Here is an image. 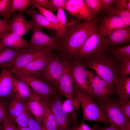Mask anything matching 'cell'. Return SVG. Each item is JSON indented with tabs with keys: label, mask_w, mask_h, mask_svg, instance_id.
<instances>
[{
	"label": "cell",
	"mask_w": 130,
	"mask_h": 130,
	"mask_svg": "<svg viewBox=\"0 0 130 130\" xmlns=\"http://www.w3.org/2000/svg\"><path fill=\"white\" fill-rule=\"evenodd\" d=\"M26 13L31 17L33 26L38 29L42 30L44 28L57 30L58 28L57 26L39 13L34 7H30Z\"/></svg>",
	"instance_id": "cell-22"
},
{
	"label": "cell",
	"mask_w": 130,
	"mask_h": 130,
	"mask_svg": "<svg viewBox=\"0 0 130 130\" xmlns=\"http://www.w3.org/2000/svg\"><path fill=\"white\" fill-rule=\"evenodd\" d=\"M12 76L13 84L16 91V95L22 99L28 101L32 94V90L25 81Z\"/></svg>",
	"instance_id": "cell-26"
},
{
	"label": "cell",
	"mask_w": 130,
	"mask_h": 130,
	"mask_svg": "<svg viewBox=\"0 0 130 130\" xmlns=\"http://www.w3.org/2000/svg\"><path fill=\"white\" fill-rule=\"evenodd\" d=\"M10 118L6 119L3 122L2 130H18Z\"/></svg>",
	"instance_id": "cell-45"
},
{
	"label": "cell",
	"mask_w": 130,
	"mask_h": 130,
	"mask_svg": "<svg viewBox=\"0 0 130 130\" xmlns=\"http://www.w3.org/2000/svg\"><path fill=\"white\" fill-rule=\"evenodd\" d=\"M42 124V125L46 130H60L56 118L46 102L45 112Z\"/></svg>",
	"instance_id": "cell-28"
},
{
	"label": "cell",
	"mask_w": 130,
	"mask_h": 130,
	"mask_svg": "<svg viewBox=\"0 0 130 130\" xmlns=\"http://www.w3.org/2000/svg\"><path fill=\"white\" fill-rule=\"evenodd\" d=\"M49 52L39 50L29 46L23 48L14 63L8 70L10 73H12L24 67L34 60Z\"/></svg>",
	"instance_id": "cell-13"
},
{
	"label": "cell",
	"mask_w": 130,
	"mask_h": 130,
	"mask_svg": "<svg viewBox=\"0 0 130 130\" xmlns=\"http://www.w3.org/2000/svg\"><path fill=\"white\" fill-rule=\"evenodd\" d=\"M98 127H99V126H98V130H99Z\"/></svg>",
	"instance_id": "cell-53"
},
{
	"label": "cell",
	"mask_w": 130,
	"mask_h": 130,
	"mask_svg": "<svg viewBox=\"0 0 130 130\" xmlns=\"http://www.w3.org/2000/svg\"><path fill=\"white\" fill-rule=\"evenodd\" d=\"M11 0H0V16L8 20L11 18Z\"/></svg>",
	"instance_id": "cell-34"
},
{
	"label": "cell",
	"mask_w": 130,
	"mask_h": 130,
	"mask_svg": "<svg viewBox=\"0 0 130 130\" xmlns=\"http://www.w3.org/2000/svg\"><path fill=\"white\" fill-rule=\"evenodd\" d=\"M12 75L26 83L34 91L45 100L59 92L58 89L31 75L16 71Z\"/></svg>",
	"instance_id": "cell-8"
},
{
	"label": "cell",
	"mask_w": 130,
	"mask_h": 130,
	"mask_svg": "<svg viewBox=\"0 0 130 130\" xmlns=\"http://www.w3.org/2000/svg\"><path fill=\"white\" fill-rule=\"evenodd\" d=\"M57 16L59 23V26L56 30L55 36L54 38L56 40L61 38L65 33L67 28L65 12L62 8L57 11Z\"/></svg>",
	"instance_id": "cell-29"
},
{
	"label": "cell",
	"mask_w": 130,
	"mask_h": 130,
	"mask_svg": "<svg viewBox=\"0 0 130 130\" xmlns=\"http://www.w3.org/2000/svg\"><path fill=\"white\" fill-rule=\"evenodd\" d=\"M84 1L89 11L93 16L103 10V4L100 0H85Z\"/></svg>",
	"instance_id": "cell-35"
},
{
	"label": "cell",
	"mask_w": 130,
	"mask_h": 130,
	"mask_svg": "<svg viewBox=\"0 0 130 130\" xmlns=\"http://www.w3.org/2000/svg\"><path fill=\"white\" fill-rule=\"evenodd\" d=\"M114 96L98 104L103 110L108 124L117 126L119 130H130V121L122 112L118 99Z\"/></svg>",
	"instance_id": "cell-4"
},
{
	"label": "cell",
	"mask_w": 130,
	"mask_h": 130,
	"mask_svg": "<svg viewBox=\"0 0 130 130\" xmlns=\"http://www.w3.org/2000/svg\"><path fill=\"white\" fill-rule=\"evenodd\" d=\"M7 21L5 19H0V39L6 33L10 32V28Z\"/></svg>",
	"instance_id": "cell-41"
},
{
	"label": "cell",
	"mask_w": 130,
	"mask_h": 130,
	"mask_svg": "<svg viewBox=\"0 0 130 130\" xmlns=\"http://www.w3.org/2000/svg\"><path fill=\"white\" fill-rule=\"evenodd\" d=\"M120 109L125 117L130 121V100L120 105Z\"/></svg>",
	"instance_id": "cell-44"
},
{
	"label": "cell",
	"mask_w": 130,
	"mask_h": 130,
	"mask_svg": "<svg viewBox=\"0 0 130 130\" xmlns=\"http://www.w3.org/2000/svg\"><path fill=\"white\" fill-rule=\"evenodd\" d=\"M0 42L5 47L14 49H21L29 46V43L22 37L10 32L3 35L0 39Z\"/></svg>",
	"instance_id": "cell-21"
},
{
	"label": "cell",
	"mask_w": 130,
	"mask_h": 130,
	"mask_svg": "<svg viewBox=\"0 0 130 130\" xmlns=\"http://www.w3.org/2000/svg\"><path fill=\"white\" fill-rule=\"evenodd\" d=\"M89 79L95 95V102L98 104L104 102L115 96L116 93L114 85L92 73Z\"/></svg>",
	"instance_id": "cell-9"
},
{
	"label": "cell",
	"mask_w": 130,
	"mask_h": 130,
	"mask_svg": "<svg viewBox=\"0 0 130 130\" xmlns=\"http://www.w3.org/2000/svg\"><path fill=\"white\" fill-rule=\"evenodd\" d=\"M3 123H0V130H2Z\"/></svg>",
	"instance_id": "cell-51"
},
{
	"label": "cell",
	"mask_w": 130,
	"mask_h": 130,
	"mask_svg": "<svg viewBox=\"0 0 130 130\" xmlns=\"http://www.w3.org/2000/svg\"></svg>",
	"instance_id": "cell-54"
},
{
	"label": "cell",
	"mask_w": 130,
	"mask_h": 130,
	"mask_svg": "<svg viewBox=\"0 0 130 130\" xmlns=\"http://www.w3.org/2000/svg\"><path fill=\"white\" fill-rule=\"evenodd\" d=\"M7 103L6 108L8 115L13 122L27 108L28 101L22 99L16 94Z\"/></svg>",
	"instance_id": "cell-20"
},
{
	"label": "cell",
	"mask_w": 130,
	"mask_h": 130,
	"mask_svg": "<svg viewBox=\"0 0 130 130\" xmlns=\"http://www.w3.org/2000/svg\"><path fill=\"white\" fill-rule=\"evenodd\" d=\"M65 9L70 15L84 21L93 20L94 16L89 11L84 0H68Z\"/></svg>",
	"instance_id": "cell-14"
},
{
	"label": "cell",
	"mask_w": 130,
	"mask_h": 130,
	"mask_svg": "<svg viewBox=\"0 0 130 130\" xmlns=\"http://www.w3.org/2000/svg\"><path fill=\"white\" fill-rule=\"evenodd\" d=\"M5 47L3 46L2 45L0 42V52L2 51L4 49Z\"/></svg>",
	"instance_id": "cell-50"
},
{
	"label": "cell",
	"mask_w": 130,
	"mask_h": 130,
	"mask_svg": "<svg viewBox=\"0 0 130 130\" xmlns=\"http://www.w3.org/2000/svg\"><path fill=\"white\" fill-rule=\"evenodd\" d=\"M62 70L61 58L57 54L54 53L46 65L36 78L58 88Z\"/></svg>",
	"instance_id": "cell-7"
},
{
	"label": "cell",
	"mask_w": 130,
	"mask_h": 130,
	"mask_svg": "<svg viewBox=\"0 0 130 130\" xmlns=\"http://www.w3.org/2000/svg\"><path fill=\"white\" fill-rule=\"evenodd\" d=\"M32 4V0H11L12 12L17 10L23 13Z\"/></svg>",
	"instance_id": "cell-32"
},
{
	"label": "cell",
	"mask_w": 130,
	"mask_h": 130,
	"mask_svg": "<svg viewBox=\"0 0 130 130\" xmlns=\"http://www.w3.org/2000/svg\"><path fill=\"white\" fill-rule=\"evenodd\" d=\"M68 0H49L51 11L53 12L57 11L60 8L65 9Z\"/></svg>",
	"instance_id": "cell-39"
},
{
	"label": "cell",
	"mask_w": 130,
	"mask_h": 130,
	"mask_svg": "<svg viewBox=\"0 0 130 130\" xmlns=\"http://www.w3.org/2000/svg\"><path fill=\"white\" fill-rule=\"evenodd\" d=\"M113 4L116 8L130 10V0H116Z\"/></svg>",
	"instance_id": "cell-42"
},
{
	"label": "cell",
	"mask_w": 130,
	"mask_h": 130,
	"mask_svg": "<svg viewBox=\"0 0 130 130\" xmlns=\"http://www.w3.org/2000/svg\"><path fill=\"white\" fill-rule=\"evenodd\" d=\"M46 101L56 118L60 130H70L69 117L64 110L63 101L59 92L48 98Z\"/></svg>",
	"instance_id": "cell-10"
},
{
	"label": "cell",
	"mask_w": 130,
	"mask_h": 130,
	"mask_svg": "<svg viewBox=\"0 0 130 130\" xmlns=\"http://www.w3.org/2000/svg\"><path fill=\"white\" fill-rule=\"evenodd\" d=\"M27 108L25 110L17 117L13 121L18 126L25 127L27 126L30 116L31 114Z\"/></svg>",
	"instance_id": "cell-36"
},
{
	"label": "cell",
	"mask_w": 130,
	"mask_h": 130,
	"mask_svg": "<svg viewBox=\"0 0 130 130\" xmlns=\"http://www.w3.org/2000/svg\"><path fill=\"white\" fill-rule=\"evenodd\" d=\"M114 85L120 105L130 99V76L124 78H119Z\"/></svg>",
	"instance_id": "cell-23"
},
{
	"label": "cell",
	"mask_w": 130,
	"mask_h": 130,
	"mask_svg": "<svg viewBox=\"0 0 130 130\" xmlns=\"http://www.w3.org/2000/svg\"><path fill=\"white\" fill-rule=\"evenodd\" d=\"M98 125H93L92 127L86 124L83 120L80 124L77 126L72 127L70 130H98Z\"/></svg>",
	"instance_id": "cell-40"
},
{
	"label": "cell",
	"mask_w": 130,
	"mask_h": 130,
	"mask_svg": "<svg viewBox=\"0 0 130 130\" xmlns=\"http://www.w3.org/2000/svg\"><path fill=\"white\" fill-rule=\"evenodd\" d=\"M99 130H119L117 126L111 124H109L108 126L102 127L99 126Z\"/></svg>",
	"instance_id": "cell-48"
},
{
	"label": "cell",
	"mask_w": 130,
	"mask_h": 130,
	"mask_svg": "<svg viewBox=\"0 0 130 130\" xmlns=\"http://www.w3.org/2000/svg\"><path fill=\"white\" fill-rule=\"evenodd\" d=\"M109 46L106 38L101 36L99 31L96 32L88 37L74 58L81 60L98 53L104 52Z\"/></svg>",
	"instance_id": "cell-6"
},
{
	"label": "cell",
	"mask_w": 130,
	"mask_h": 130,
	"mask_svg": "<svg viewBox=\"0 0 130 130\" xmlns=\"http://www.w3.org/2000/svg\"><path fill=\"white\" fill-rule=\"evenodd\" d=\"M127 27L120 17L109 14L105 16L100 23L99 33L104 38L117 30Z\"/></svg>",
	"instance_id": "cell-15"
},
{
	"label": "cell",
	"mask_w": 130,
	"mask_h": 130,
	"mask_svg": "<svg viewBox=\"0 0 130 130\" xmlns=\"http://www.w3.org/2000/svg\"><path fill=\"white\" fill-rule=\"evenodd\" d=\"M73 91L86 93L95 101V97L89 78L91 72L84 66L81 60L73 58L71 62Z\"/></svg>",
	"instance_id": "cell-3"
},
{
	"label": "cell",
	"mask_w": 130,
	"mask_h": 130,
	"mask_svg": "<svg viewBox=\"0 0 130 130\" xmlns=\"http://www.w3.org/2000/svg\"><path fill=\"white\" fill-rule=\"evenodd\" d=\"M17 128L18 130H30L27 126L25 127H21L17 126Z\"/></svg>",
	"instance_id": "cell-49"
},
{
	"label": "cell",
	"mask_w": 130,
	"mask_h": 130,
	"mask_svg": "<svg viewBox=\"0 0 130 130\" xmlns=\"http://www.w3.org/2000/svg\"><path fill=\"white\" fill-rule=\"evenodd\" d=\"M46 104V100L32 90V94L28 100L27 108L35 118L41 125L45 112Z\"/></svg>",
	"instance_id": "cell-16"
},
{
	"label": "cell",
	"mask_w": 130,
	"mask_h": 130,
	"mask_svg": "<svg viewBox=\"0 0 130 130\" xmlns=\"http://www.w3.org/2000/svg\"><path fill=\"white\" fill-rule=\"evenodd\" d=\"M8 24L10 28V32L21 37L28 32L33 25L31 20H26L23 13L20 12L13 14Z\"/></svg>",
	"instance_id": "cell-17"
},
{
	"label": "cell",
	"mask_w": 130,
	"mask_h": 130,
	"mask_svg": "<svg viewBox=\"0 0 130 130\" xmlns=\"http://www.w3.org/2000/svg\"><path fill=\"white\" fill-rule=\"evenodd\" d=\"M31 29L32 31L31 39L29 43L30 47L39 50L48 52L56 51V43L55 39L49 36L33 25Z\"/></svg>",
	"instance_id": "cell-11"
},
{
	"label": "cell",
	"mask_w": 130,
	"mask_h": 130,
	"mask_svg": "<svg viewBox=\"0 0 130 130\" xmlns=\"http://www.w3.org/2000/svg\"><path fill=\"white\" fill-rule=\"evenodd\" d=\"M41 130H46L42 126V129Z\"/></svg>",
	"instance_id": "cell-52"
},
{
	"label": "cell",
	"mask_w": 130,
	"mask_h": 130,
	"mask_svg": "<svg viewBox=\"0 0 130 130\" xmlns=\"http://www.w3.org/2000/svg\"><path fill=\"white\" fill-rule=\"evenodd\" d=\"M111 54V55L120 63L123 59H130V45L118 48H110L107 50Z\"/></svg>",
	"instance_id": "cell-30"
},
{
	"label": "cell",
	"mask_w": 130,
	"mask_h": 130,
	"mask_svg": "<svg viewBox=\"0 0 130 130\" xmlns=\"http://www.w3.org/2000/svg\"><path fill=\"white\" fill-rule=\"evenodd\" d=\"M32 3L38 9L41 14L57 26L58 28H59V23L56 15L51 11L40 7L34 2L33 0H32Z\"/></svg>",
	"instance_id": "cell-33"
},
{
	"label": "cell",
	"mask_w": 130,
	"mask_h": 130,
	"mask_svg": "<svg viewBox=\"0 0 130 130\" xmlns=\"http://www.w3.org/2000/svg\"><path fill=\"white\" fill-rule=\"evenodd\" d=\"M34 2L40 7L51 11L49 0H33Z\"/></svg>",
	"instance_id": "cell-46"
},
{
	"label": "cell",
	"mask_w": 130,
	"mask_h": 130,
	"mask_svg": "<svg viewBox=\"0 0 130 130\" xmlns=\"http://www.w3.org/2000/svg\"><path fill=\"white\" fill-rule=\"evenodd\" d=\"M16 93L12 75L8 70L4 69L0 73V98L10 99Z\"/></svg>",
	"instance_id": "cell-19"
},
{
	"label": "cell",
	"mask_w": 130,
	"mask_h": 130,
	"mask_svg": "<svg viewBox=\"0 0 130 130\" xmlns=\"http://www.w3.org/2000/svg\"><path fill=\"white\" fill-rule=\"evenodd\" d=\"M27 127L30 130H41L42 125L31 114L29 118Z\"/></svg>",
	"instance_id": "cell-43"
},
{
	"label": "cell",
	"mask_w": 130,
	"mask_h": 130,
	"mask_svg": "<svg viewBox=\"0 0 130 130\" xmlns=\"http://www.w3.org/2000/svg\"><path fill=\"white\" fill-rule=\"evenodd\" d=\"M22 49H14L5 47L0 52V69L12 66L20 54Z\"/></svg>",
	"instance_id": "cell-24"
},
{
	"label": "cell",
	"mask_w": 130,
	"mask_h": 130,
	"mask_svg": "<svg viewBox=\"0 0 130 130\" xmlns=\"http://www.w3.org/2000/svg\"><path fill=\"white\" fill-rule=\"evenodd\" d=\"M79 101L75 96L71 99H67L63 101L64 110L68 116L72 115L74 126L78 125L77 121V115L76 111L78 110L80 105Z\"/></svg>",
	"instance_id": "cell-27"
},
{
	"label": "cell",
	"mask_w": 130,
	"mask_h": 130,
	"mask_svg": "<svg viewBox=\"0 0 130 130\" xmlns=\"http://www.w3.org/2000/svg\"><path fill=\"white\" fill-rule=\"evenodd\" d=\"M80 60L87 68L94 70L96 74L114 85L119 77L120 63L111 55L101 52Z\"/></svg>",
	"instance_id": "cell-2"
},
{
	"label": "cell",
	"mask_w": 130,
	"mask_h": 130,
	"mask_svg": "<svg viewBox=\"0 0 130 130\" xmlns=\"http://www.w3.org/2000/svg\"><path fill=\"white\" fill-rule=\"evenodd\" d=\"M74 92L82 107L83 120L100 122L107 126L108 124L103 110L92 97L86 93L78 91Z\"/></svg>",
	"instance_id": "cell-5"
},
{
	"label": "cell",
	"mask_w": 130,
	"mask_h": 130,
	"mask_svg": "<svg viewBox=\"0 0 130 130\" xmlns=\"http://www.w3.org/2000/svg\"><path fill=\"white\" fill-rule=\"evenodd\" d=\"M6 99L0 98V123H3L6 119L10 118L7 111Z\"/></svg>",
	"instance_id": "cell-38"
},
{
	"label": "cell",
	"mask_w": 130,
	"mask_h": 130,
	"mask_svg": "<svg viewBox=\"0 0 130 130\" xmlns=\"http://www.w3.org/2000/svg\"><path fill=\"white\" fill-rule=\"evenodd\" d=\"M105 37L109 45L126 43L130 39V27H127L116 30Z\"/></svg>",
	"instance_id": "cell-25"
},
{
	"label": "cell",
	"mask_w": 130,
	"mask_h": 130,
	"mask_svg": "<svg viewBox=\"0 0 130 130\" xmlns=\"http://www.w3.org/2000/svg\"><path fill=\"white\" fill-rule=\"evenodd\" d=\"M103 13H108L116 15L123 20L127 27L130 25V10L121 9L114 7L110 10L104 11Z\"/></svg>",
	"instance_id": "cell-31"
},
{
	"label": "cell",
	"mask_w": 130,
	"mask_h": 130,
	"mask_svg": "<svg viewBox=\"0 0 130 130\" xmlns=\"http://www.w3.org/2000/svg\"><path fill=\"white\" fill-rule=\"evenodd\" d=\"M120 78L129 77L130 74V59H123L120 61Z\"/></svg>",
	"instance_id": "cell-37"
},
{
	"label": "cell",
	"mask_w": 130,
	"mask_h": 130,
	"mask_svg": "<svg viewBox=\"0 0 130 130\" xmlns=\"http://www.w3.org/2000/svg\"><path fill=\"white\" fill-rule=\"evenodd\" d=\"M53 53L52 51L49 52L38 58L24 67L17 71L36 78L46 65Z\"/></svg>",
	"instance_id": "cell-18"
},
{
	"label": "cell",
	"mask_w": 130,
	"mask_h": 130,
	"mask_svg": "<svg viewBox=\"0 0 130 130\" xmlns=\"http://www.w3.org/2000/svg\"><path fill=\"white\" fill-rule=\"evenodd\" d=\"M116 0H100L103 6V10L106 11L114 7L112 5Z\"/></svg>",
	"instance_id": "cell-47"
},
{
	"label": "cell",
	"mask_w": 130,
	"mask_h": 130,
	"mask_svg": "<svg viewBox=\"0 0 130 130\" xmlns=\"http://www.w3.org/2000/svg\"><path fill=\"white\" fill-rule=\"evenodd\" d=\"M61 58L62 70L58 89L61 95L64 96L67 99H71L73 98L74 91L70 67L71 60Z\"/></svg>",
	"instance_id": "cell-12"
},
{
	"label": "cell",
	"mask_w": 130,
	"mask_h": 130,
	"mask_svg": "<svg viewBox=\"0 0 130 130\" xmlns=\"http://www.w3.org/2000/svg\"><path fill=\"white\" fill-rule=\"evenodd\" d=\"M97 20L84 21L67 26L66 31L61 39L56 40V51L61 58L71 60L86 39L94 33L99 31Z\"/></svg>",
	"instance_id": "cell-1"
}]
</instances>
